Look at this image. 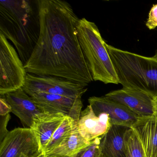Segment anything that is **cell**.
Returning <instances> with one entry per match:
<instances>
[{
  "instance_id": "1",
  "label": "cell",
  "mask_w": 157,
  "mask_h": 157,
  "mask_svg": "<svg viewBox=\"0 0 157 157\" xmlns=\"http://www.w3.org/2000/svg\"><path fill=\"white\" fill-rule=\"evenodd\" d=\"M40 34L24 65L26 72L64 78L87 86L93 81L78 38L80 19L62 0H37Z\"/></svg>"
},
{
  "instance_id": "2",
  "label": "cell",
  "mask_w": 157,
  "mask_h": 157,
  "mask_svg": "<svg viewBox=\"0 0 157 157\" xmlns=\"http://www.w3.org/2000/svg\"><path fill=\"white\" fill-rule=\"evenodd\" d=\"M37 1H0V33L13 43L25 65L40 34Z\"/></svg>"
},
{
  "instance_id": "3",
  "label": "cell",
  "mask_w": 157,
  "mask_h": 157,
  "mask_svg": "<svg viewBox=\"0 0 157 157\" xmlns=\"http://www.w3.org/2000/svg\"><path fill=\"white\" fill-rule=\"evenodd\" d=\"M105 45L123 88L157 96V59Z\"/></svg>"
},
{
  "instance_id": "4",
  "label": "cell",
  "mask_w": 157,
  "mask_h": 157,
  "mask_svg": "<svg viewBox=\"0 0 157 157\" xmlns=\"http://www.w3.org/2000/svg\"><path fill=\"white\" fill-rule=\"evenodd\" d=\"M78 38L94 81L119 84L115 70L97 25L85 18L77 26Z\"/></svg>"
},
{
  "instance_id": "5",
  "label": "cell",
  "mask_w": 157,
  "mask_h": 157,
  "mask_svg": "<svg viewBox=\"0 0 157 157\" xmlns=\"http://www.w3.org/2000/svg\"><path fill=\"white\" fill-rule=\"evenodd\" d=\"M26 74L16 49L0 33V95L22 88Z\"/></svg>"
},
{
  "instance_id": "6",
  "label": "cell",
  "mask_w": 157,
  "mask_h": 157,
  "mask_svg": "<svg viewBox=\"0 0 157 157\" xmlns=\"http://www.w3.org/2000/svg\"><path fill=\"white\" fill-rule=\"evenodd\" d=\"M86 87L64 78L27 73L22 88L28 94L35 92L45 93L76 99L82 97L86 92L88 90Z\"/></svg>"
},
{
  "instance_id": "7",
  "label": "cell",
  "mask_w": 157,
  "mask_h": 157,
  "mask_svg": "<svg viewBox=\"0 0 157 157\" xmlns=\"http://www.w3.org/2000/svg\"><path fill=\"white\" fill-rule=\"evenodd\" d=\"M42 153L32 128H17L9 131L0 145V157H36Z\"/></svg>"
},
{
  "instance_id": "8",
  "label": "cell",
  "mask_w": 157,
  "mask_h": 157,
  "mask_svg": "<svg viewBox=\"0 0 157 157\" xmlns=\"http://www.w3.org/2000/svg\"><path fill=\"white\" fill-rule=\"evenodd\" d=\"M45 112L62 113L78 120L83 104L82 97L74 99L57 94L35 92L28 94Z\"/></svg>"
},
{
  "instance_id": "9",
  "label": "cell",
  "mask_w": 157,
  "mask_h": 157,
  "mask_svg": "<svg viewBox=\"0 0 157 157\" xmlns=\"http://www.w3.org/2000/svg\"><path fill=\"white\" fill-rule=\"evenodd\" d=\"M88 101L95 113L108 115L112 125L131 128L141 118L125 105L105 96H93Z\"/></svg>"
},
{
  "instance_id": "10",
  "label": "cell",
  "mask_w": 157,
  "mask_h": 157,
  "mask_svg": "<svg viewBox=\"0 0 157 157\" xmlns=\"http://www.w3.org/2000/svg\"><path fill=\"white\" fill-rule=\"evenodd\" d=\"M105 96L125 105L140 117L153 116L154 97L136 90L123 88L113 91Z\"/></svg>"
},
{
  "instance_id": "11",
  "label": "cell",
  "mask_w": 157,
  "mask_h": 157,
  "mask_svg": "<svg viewBox=\"0 0 157 157\" xmlns=\"http://www.w3.org/2000/svg\"><path fill=\"white\" fill-rule=\"evenodd\" d=\"M4 95L12 113L27 128H32L36 117L45 113L22 88Z\"/></svg>"
},
{
  "instance_id": "12",
  "label": "cell",
  "mask_w": 157,
  "mask_h": 157,
  "mask_svg": "<svg viewBox=\"0 0 157 157\" xmlns=\"http://www.w3.org/2000/svg\"><path fill=\"white\" fill-rule=\"evenodd\" d=\"M78 124L82 136L90 141L105 134L112 125L108 114L95 113L90 105L82 111Z\"/></svg>"
},
{
  "instance_id": "13",
  "label": "cell",
  "mask_w": 157,
  "mask_h": 157,
  "mask_svg": "<svg viewBox=\"0 0 157 157\" xmlns=\"http://www.w3.org/2000/svg\"><path fill=\"white\" fill-rule=\"evenodd\" d=\"M66 116L62 113H44L36 117L31 128L37 137L42 153Z\"/></svg>"
},
{
  "instance_id": "14",
  "label": "cell",
  "mask_w": 157,
  "mask_h": 157,
  "mask_svg": "<svg viewBox=\"0 0 157 157\" xmlns=\"http://www.w3.org/2000/svg\"><path fill=\"white\" fill-rule=\"evenodd\" d=\"M140 140L146 157H157V120L141 117L131 127Z\"/></svg>"
},
{
  "instance_id": "15",
  "label": "cell",
  "mask_w": 157,
  "mask_h": 157,
  "mask_svg": "<svg viewBox=\"0 0 157 157\" xmlns=\"http://www.w3.org/2000/svg\"><path fill=\"white\" fill-rule=\"evenodd\" d=\"M128 128L112 125L101 136V152L104 157H126L124 135Z\"/></svg>"
},
{
  "instance_id": "16",
  "label": "cell",
  "mask_w": 157,
  "mask_h": 157,
  "mask_svg": "<svg viewBox=\"0 0 157 157\" xmlns=\"http://www.w3.org/2000/svg\"><path fill=\"white\" fill-rule=\"evenodd\" d=\"M91 141L87 140L82 136L77 121L70 136L61 146L55 149L47 156L59 155L71 157L88 147Z\"/></svg>"
},
{
  "instance_id": "17",
  "label": "cell",
  "mask_w": 157,
  "mask_h": 157,
  "mask_svg": "<svg viewBox=\"0 0 157 157\" xmlns=\"http://www.w3.org/2000/svg\"><path fill=\"white\" fill-rule=\"evenodd\" d=\"M78 121L70 117L66 116L48 144L44 152L45 156H47L55 149L61 146L70 136Z\"/></svg>"
},
{
  "instance_id": "18",
  "label": "cell",
  "mask_w": 157,
  "mask_h": 157,
  "mask_svg": "<svg viewBox=\"0 0 157 157\" xmlns=\"http://www.w3.org/2000/svg\"><path fill=\"white\" fill-rule=\"evenodd\" d=\"M124 142L126 157H146L142 144L131 128L126 130Z\"/></svg>"
},
{
  "instance_id": "19",
  "label": "cell",
  "mask_w": 157,
  "mask_h": 157,
  "mask_svg": "<svg viewBox=\"0 0 157 157\" xmlns=\"http://www.w3.org/2000/svg\"><path fill=\"white\" fill-rule=\"evenodd\" d=\"M101 136L91 141L90 144L76 154L70 157H100L102 155L100 143Z\"/></svg>"
},
{
  "instance_id": "20",
  "label": "cell",
  "mask_w": 157,
  "mask_h": 157,
  "mask_svg": "<svg viewBox=\"0 0 157 157\" xmlns=\"http://www.w3.org/2000/svg\"><path fill=\"white\" fill-rule=\"evenodd\" d=\"M146 25L149 30H153L157 27V4L151 7Z\"/></svg>"
},
{
  "instance_id": "21",
  "label": "cell",
  "mask_w": 157,
  "mask_h": 157,
  "mask_svg": "<svg viewBox=\"0 0 157 157\" xmlns=\"http://www.w3.org/2000/svg\"><path fill=\"white\" fill-rule=\"evenodd\" d=\"M10 118V114L6 115L1 116V127H0V142H1L4 138L9 133L7 127Z\"/></svg>"
},
{
  "instance_id": "22",
  "label": "cell",
  "mask_w": 157,
  "mask_h": 157,
  "mask_svg": "<svg viewBox=\"0 0 157 157\" xmlns=\"http://www.w3.org/2000/svg\"><path fill=\"white\" fill-rule=\"evenodd\" d=\"M12 112L10 105L6 101L5 95H1L0 98V115L1 116L6 115Z\"/></svg>"
},
{
  "instance_id": "23",
  "label": "cell",
  "mask_w": 157,
  "mask_h": 157,
  "mask_svg": "<svg viewBox=\"0 0 157 157\" xmlns=\"http://www.w3.org/2000/svg\"><path fill=\"white\" fill-rule=\"evenodd\" d=\"M157 120V96L154 97L153 100V116Z\"/></svg>"
},
{
  "instance_id": "24",
  "label": "cell",
  "mask_w": 157,
  "mask_h": 157,
  "mask_svg": "<svg viewBox=\"0 0 157 157\" xmlns=\"http://www.w3.org/2000/svg\"><path fill=\"white\" fill-rule=\"evenodd\" d=\"M36 157H64V156H59V155H51V156H45L44 153H41L38 156Z\"/></svg>"
},
{
  "instance_id": "25",
  "label": "cell",
  "mask_w": 157,
  "mask_h": 157,
  "mask_svg": "<svg viewBox=\"0 0 157 157\" xmlns=\"http://www.w3.org/2000/svg\"><path fill=\"white\" fill-rule=\"evenodd\" d=\"M153 57L156 59H157V51H156V52H155V55L153 56Z\"/></svg>"
},
{
  "instance_id": "26",
  "label": "cell",
  "mask_w": 157,
  "mask_h": 157,
  "mask_svg": "<svg viewBox=\"0 0 157 157\" xmlns=\"http://www.w3.org/2000/svg\"><path fill=\"white\" fill-rule=\"evenodd\" d=\"M100 157H104L103 156V155H102Z\"/></svg>"
}]
</instances>
